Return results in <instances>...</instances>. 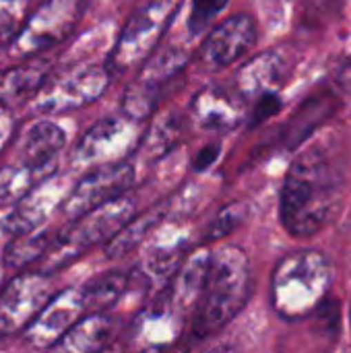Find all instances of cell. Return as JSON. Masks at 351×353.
Here are the masks:
<instances>
[{"instance_id": "8fae6325", "label": "cell", "mask_w": 351, "mask_h": 353, "mask_svg": "<svg viewBox=\"0 0 351 353\" xmlns=\"http://www.w3.org/2000/svg\"><path fill=\"white\" fill-rule=\"evenodd\" d=\"M52 298L48 275L37 271L17 275L0 290V337L25 333Z\"/></svg>"}, {"instance_id": "4dcf8cb0", "label": "cell", "mask_w": 351, "mask_h": 353, "mask_svg": "<svg viewBox=\"0 0 351 353\" xmlns=\"http://www.w3.org/2000/svg\"><path fill=\"white\" fill-rule=\"evenodd\" d=\"M217 155H219V147H215V145L203 149V151L199 153L197 161H194V168H197V170H207V168L217 159Z\"/></svg>"}, {"instance_id": "2e32d148", "label": "cell", "mask_w": 351, "mask_h": 353, "mask_svg": "<svg viewBox=\"0 0 351 353\" xmlns=\"http://www.w3.org/2000/svg\"><path fill=\"white\" fill-rule=\"evenodd\" d=\"M209 263H211L209 250L192 252L186 256L178 273L172 277V281L168 283V292L163 296L176 312L182 314L186 310H197L207 279Z\"/></svg>"}, {"instance_id": "277c9868", "label": "cell", "mask_w": 351, "mask_h": 353, "mask_svg": "<svg viewBox=\"0 0 351 353\" xmlns=\"http://www.w3.org/2000/svg\"><path fill=\"white\" fill-rule=\"evenodd\" d=\"M134 217V201L130 196H120L108 205H101L79 219H72L56 238H52L43 256L35 263L37 273L52 275L72 261H77L83 252L97 244H108L130 219Z\"/></svg>"}, {"instance_id": "ac0fdd59", "label": "cell", "mask_w": 351, "mask_h": 353, "mask_svg": "<svg viewBox=\"0 0 351 353\" xmlns=\"http://www.w3.org/2000/svg\"><path fill=\"white\" fill-rule=\"evenodd\" d=\"M64 143H66V134L56 122L39 120L25 134L19 161L25 165L54 174L56 159H58V153L62 151Z\"/></svg>"}, {"instance_id": "8992f818", "label": "cell", "mask_w": 351, "mask_h": 353, "mask_svg": "<svg viewBox=\"0 0 351 353\" xmlns=\"http://www.w3.org/2000/svg\"><path fill=\"white\" fill-rule=\"evenodd\" d=\"M178 4L180 0H149L128 19L106 64L112 79L132 70L155 52Z\"/></svg>"}, {"instance_id": "44dd1931", "label": "cell", "mask_w": 351, "mask_h": 353, "mask_svg": "<svg viewBox=\"0 0 351 353\" xmlns=\"http://www.w3.org/2000/svg\"><path fill=\"white\" fill-rule=\"evenodd\" d=\"M48 74L46 62H23L14 68H8L4 74H0V103L8 108V103H21L27 99L31 101Z\"/></svg>"}, {"instance_id": "d6986e66", "label": "cell", "mask_w": 351, "mask_h": 353, "mask_svg": "<svg viewBox=\"0 0 351 353\" xmlns=\"http://www.w3.org/2000/svg\"><path fill=\"white\" fill-rule=\"evenodd\" d=\"M285 79V60L279 52H263L254 56L238 72V89L246 97L263 99L275 95Z\"/></svg>"}, {"instance_id": "ffe728a7", "label": "cell", "mask_w": 351, "mask_h": 353, "mask_svg": "<svg viewBox=\"0 0 351 353\" xmlns=\"http://www.w3.org/2000/svg\"><path fill=\"white\" fill-rule=\"evenodd\" d=\"M114 335V323L108 314L95 312L81 319L48 353H103Z\"/></svg>"}, {"instance_id": "603a6c76", "label": "cell", "mask_w": 351, "mask_h": 353, "mask_svg": "<svg viewBox=\"0 0 351 353\" xmlns=\"http://www.w3.org/2000/svg\"><path fill=\"white\" fill-rule=\"evenodd\" d=\"M130 281H132V277L128 273L112 271V273H103V275L91 279L87 285H83L89 314L106 312L108 308L118 304L122 300V296L130 290Z\"/></svg>"}, {"instance_id": "d4e9b609", "label": "cell", "mask_w": 351, "mask_h": 353, "mask_svg": "<svg viewBox=\"0 0 351 353\" xmlns=\"http://www.w3.org/2000/svg\"><path fill=\"white\" fill-rule=\"evenodd\" d=\"M52 238L48 232L35 230L31 234H23L17 238H10L6 250H4V267L12 271H21L25 267H35V263L43 256L48 250Z\"/></svg>"}, {"instance_id": "ba28073f", "label": "cell", "mask_w": 351, "mask_h": 353, "mask_svg": "<svg viewBox=\"0 0 351 353\" xmlns=\"http://www.w3.org/2000/svg\"><path fill=\"white\" fill-rule=\"evenodd\" d=\"M139 139V122L126 116L103 118L81 137L72 153V163L91 170L122 163L126 155H130L134 147L141 145Z\"/></svg>"}, {"instance_id": "484cf974", "label": "cell", "mask_w": 351, "mask_h": 353, "mask_svg": "<svg viewBox=\"0 0 351 353\" xmlns=\"http://www.w3.org/2000/svg\"><path fill=\"white\" fill-rule=\"evenodd\" d=\"M182 134V124L176 116H163L157 118L155 124L149 128V132L141 139V153L147 159H159L163 157L178 141Z\"/></svg>"}, {"instance_id": "f546056e", "label": "cell", "mask_w": 351, "mask_h": 353, "mask_svg": "<svg viewBox=\"0 0 351 353\" xmlns=\"http://www.w3.org/2000/svg\"><path fill=\"white\" fill-rule=\"evenodd\" d=\"M12 130H14V118H12L10 110L4 103H0V153L8 145V141L12 137Z\"/></svg>"}, {"instance_id": "9a60e30c", "label": "cell", "mask_w": 351, "mask_h": 353, "mask_svg": "<svg viewBox=\"0 0 351 353\" xmlns=\"http://www.w3.org/2000/svg\"><path fill=\"white\" fill-rule=\"evenodd\" d=\"M190 112L194 124L209 132H228L244 118L242 101L234 93L219 87H207L199 91Z\"/></svg>"}, {"instance_id": "1f68e13d", "label": "cell", "mask_w": 351, "mask_h": 353, "mask_svg": "<svg viewBox=\"0 0 351 353\" xmlns=\"http://www.w3.org/2000/svg\"><path fill=\"white\" fill-rule=\"evenodd\" d=\"M0 283H2V267H0ZM2 290V288H0Z\"/></svg>"}, {"instance_id": "cb8c5ba5", "label": "cell", "mask_w": 351, "mask_h": 353, "mask_svg": "<svg viewBox=\"0 0 351 353\" xmlns=\"http://www.w3.org/2000/svg\"><path fill=\"white\" fill-rule=\"evenodd\" d=\"M52 176L54 174L25 165L21 161H17L14 165L2 168L0 170V205H17L35 186H39Z\"/></svg>"}, {"instance_id": "83f0119b", "label": "cell", "mask_w": 351, "mask_h": 353, "mask_svg": "<svg viewBox=\"0 0 351 353\" xmlns=\"http://www.w3.org/2000/svg\"><path fill=\"white\" fill-rule=\"evenodd\" d=\"M228 6V0H192L188 14V29L192 35L205 31V27Z\"/></svg>"}, {"instance_id": "7a4b0ae2", "label": "cell", "mask_w": 351, "mask_h": 353, "mask_svg": "<svg viewBox=\"0 0 351 353\" xmlns=\"http://www.w3.org/2000/svg\"><path fill=\"white\" fill-rule=\"evenodd\" d=\"M252 294L250 263L242 248L221 246L211 252L207 279L194 310V337H209L234 321Z\"/></svg>"}, {"instance_id": "30bf717a", "label": "cell", "mask_w": 351, "mask_h": 353, "mask_svg": "<svg viewBox=\"0 0 351 353\" xmlns=\"http://www.w3.org/2000/svg\"><path fill=\"white\" fill-rule=\"evenodd\" d=\"M132 182L134 168L128 161L93 168L68 190V196L62 203V213L68 219H79L89 211L124 196Z\"/></svg>"}, {"instance_id": "52a82bcc", "label": "cell", "mask_w": 351, "mask_h": 353, "mask_svg": "<svg viewBox=\"0 0 351 353\" xmlns=\"http://www.w3.org/2000/svg\"><path fill=\"white\" fill-rule=\"evenodd\" d=\"M188 56L180 48L155 50L145 64L139 68L137 77L124 91L122 112L126 118L141 122L149 118L161 101L163 89L184 70Z\"/></svg>"}, {"instance_id": "5b68a950", "label": "cell", "mask_w": 351, "mask_h": 353, "mask_svg": "<svg viewBox=\"0 0 351 353\" xmlns=\"http://www.w3.org/2000/svg\"><path fill=\"white\" fill-rule=\"evenodd\" d=\"M112 74L106 64H72L48 74L29 101L33 114H66L97 101Z\"/></svg>"}, {"instance_id": "4316f807", "label": "cell", "mask_w": 351, "mask_h": 353, "mask_svg": "<svg viewBox=\"0 0 351 353\" xmlns=\"http://www.w3.org/2000/svg\"><path fill=\"white\" fill-rule=\"evenodd\" d=\"M29 19V0H0V48L10 46Z\"/></svg>"}, {"instance_id": "6da1fadb", "label": "cell", "mask_w": 351, "mask_h": 353, "mask_svg": "<svg viewBox=\"0 0 351 353\" xmlns=\"http://www.w3.org/2000/svg\"><path fill=\"white\" fill-rule=\"evenodd\" d=\"M343 174L321 149H308L290 168L281 199L279 217L296 238H308L325 230L337 215L343 201Z\"/></svg>"}, {"instance_id": "7402d4cb", "label": "cell", "mask_w": 351, "mask_h": 353, "mask_svg": "<svg viewBox=\"0 0 351 353\" xmlns=\"http://www.w3.org/2000/svg\"><path fill=\"white\" fill-rule=\"evenodd\" d=\"M168 209L161 205V207H155V209H149L145 211L143 215H137L132 217L108 244H106V254L110 259H118V256H124L128 254L130 250H134L166 217Z\"/></svg>"}, {"instance_id": "9c48e42d", "label": "cell", "mask_w": 351, "mask_h": 353, "mask_svg": "<svg viewBox=\"0 0 351 353\" xmlns=\"http://www.w3.org/2000/svg\"><path fill=\"white\" fill-rule=\"evenodd\" d=\"M81 19V0H46L10 43L14 58H31L66 39Z\"/></svg>"}, {"instance_id": "e0dca14e", "label": "cell", "mask_w": 351, "mask_h": 353, "mask_svg": "<svg viewBox=\"0 0 351 353\" xmlns=\"http://www.w3.org/2000/svg\"><path fill=\"white\" fill-rule=\"evenodd\" d=\"M182 321L180 312H176L166 296L155 300L139 319L134 327V339L139 343V350H163L170 347L178 333H180Z\"/></svg>"}, {"instance_id": "3957f363", "label": "cell", "mask_w": 351, "mask_h": 353, "mask_svg": "<svg viewBox=\"0 0 351 353\" xmlns=\"http://www.w3.org/2000/svg\"><path fill=\"white\" fill-rule=\"evenodd\" d=\"M333 271L319 250H296L279 261L271 283L273 310L283 321H302L314 314L331 288Z\"/></svg>"}, {"instance_id": "5bb4252c", "label": "cell", "mask_w": 351, "mask_h": 353, "mask_svg": "<svg viewBox=\"0 0 351 353\" xmlns=\"http://www.w3.org/2000/svg\"><path fill=\"white\" fill-rule=\"evenodd\" d=\"M62 182L52 176L39 186H35L27 196H23L10 213L2 219V232L10 238L31 234L39 230V225L48 219V215L56 209V205L64 203L68 192L64 194Z\"/></svg>"}, {"instance_id": "f1b7e54d", "label": "cell", "mask_w": 351, "mask_h": 353, "mask_svg": "<svg viewBox=\"0 0 351 353\" xmlns=\"http://www.w3.org/2000/svg\"><path fill=\"white\" fill-rule=\"evenodd\" d=\"M244 213L238 205H230L225 209L219 211V215L215 217V221L211 223V228L207 230V240H217V238H223L228 236L234 228L240 225Z\"/></svg>"}, {"instance_id": "7c38bea8", "label": "cell", "mask_w": 351, "mask_h": 353, "mask_svg": "<svg viewBox=\"0 0 351 353\" xmlns=\"http://www.w3.org/2000/svg\"><path fill=\"white\" fill-rule=\"evenodd\" d=\"M87 314L89 308L83 288H66L56 294L25 329V339L37 350H50Z\"/></svg>"}, {"instance_id": "4fadbf2b", "label": "cell", "mask_w": 351, "mask_h": 353, "mask_svg": "<svg viewBox=\"0 0 351 353\" xmlns=\"http://www.w3.org/2000/svg\"><path fill=\"white\" fill-rule=\"evenodd\" d=\"M257 41V27L248 14H234L219 23L203 43L201 58L211 68H223L244 56Z\"/></svg>"}]
</instances>
